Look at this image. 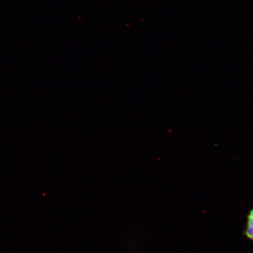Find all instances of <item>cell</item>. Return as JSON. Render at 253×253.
I'll use <instances>...</instances> for the list:
<instances>
[{
  "label": "cell",
  "mask_w": 253,
  "mask_h": 253,
  "mask_svg": "<svg viewBox=\"0 0 253 253\" xmlns=\"http://www.w3.org/2000/svg\"><path fill=\"white\" fill-rule=\"evenodd\" d=\"M245 235L249 239L253 240V209L250 211L248 215Z\"/></svg>",
  "instance_id": "cell-1"
}]
</instances>
